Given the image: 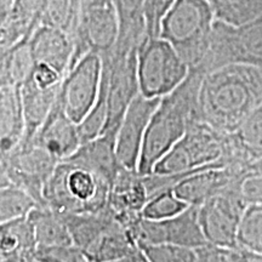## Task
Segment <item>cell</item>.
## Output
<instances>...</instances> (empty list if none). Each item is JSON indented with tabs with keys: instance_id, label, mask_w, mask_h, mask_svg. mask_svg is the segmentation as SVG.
<instances>
[{
	"instance_id": "obj_1",
	"label": "cell",
	"mask_w": 262,
	"mask_h": 262,
	"mask_svg": "<svg viewBox=\"0 0 262 262\" xmlns=\"http://www.w3.org/2000/svg\"><path fill=\"white\" fill-rule=\"evenodd\" d=\"M261 108V68L228 63L203 75L199 89L201 119L219 133L232 134Z\"/></svg>"
},
{
	"instance_id": "obj_2",
	"label": "cell",
	"mask_w": 262,
	"mask_h": 262,
	"mask_svg": "<svg viewBox=\"0 0 262 262\" xmlns=\"http://www.w3.org/2000/svg\"><path fill=\"white\" fill-rule=\"evenodd\" d=\"M204 73L189 70L183 83L168 96L163 97L147 127L141 150L139 172H153L156 165L183 135L191 124L201 119L199 89Z\"/></svg>"
},
{
	"instance_id": "obj_3",
	"label": "cell",
	"mask_w": 262,
	"mask_h": 262,
	"mask_svg": "<svg viewBox=\"0 0 262 262\" xmlns=\"http://www.w3.org/2000/svg\"><path fill=\"white\" fill-rule=\"evenodd\" d=\"M112 182L74 159L57 164L42 191V205L61 212L77 215L98 211L110 201Z\"/></svg>"
},
{
	"instance_id": "obj_4",
	"label": "cell",
	"mask_w": 262,
	"mask_h": 262,
	"mask_svg": "<svg viewBox=\"0 0 262 262\" xmlns=\"http://www.w3.org/2000/svg\"><path fill=\"white\" fill-rule=\"evenodd\" d=\"M73 243L90 262L127 260L139 250L129 228L110 206L98 211L68 215Z\"/></svg>"
},
{
	"instance_id": "obj_5",
	"label": "cell",
	"mask_w": 262,
	"mask_h": 262,
	"mask_svg": "<svg viewBox=\"0 0 262 262\" xmlns=\"http://www.w3.org/2000/svg\"><path fill=\"white\" fill-rule=\"evenodd\" d=\"M215 14L208 0H176L159 37L172 45L189 70H199L210 49Z\"/></svg>"
},
{
	"instance_id": "obj_6",
	"label": "cell",
	"mask_w": 262,
	"mask_h": 262,
	"mask_svg": "<svg viewBox=\"0 0 262 262\" xmlns=\"http://www.w3.org/2000/svg\"><path fill=\"white\" fill-rule=\"evenodd\" d=\"M226 150V135L202 120L194 122L187 133L159 160L153 172L179 175L195 170L222 166Z\"/></svg>"
},
{
	"instance_id": "obj_7",
	"label": "cell",
	"mask_w": 262,
	"mask_h": 262,
	"mask_svg": "<svg viewBox=\"0 0 262 262\" xmlns=\"http://www.w3.org/2000/svg\"><path fill=\"white\" fill-rule=\"evenodd\" d=\"M189 67L172 45L162 38L143 40L137 52L140 94L163 98L178 89L187 78Z\"/></svg>"
},
{
	"instance_id": "obj_8",
	"label": "cell",
	"mask_w": 262,
	"mask_h": 262,
	"mask_svg": "<svg viewBox=\"0 0 262 262\" xmlns=\"http://www.w3.org/2000/svg\"><path fill=\"white\" fill-rule=\"evenodd\" d=\"M228 63L253 64L262 70V15L241 27L215 19L210 49L199 71L205 74Z\"/></svg>"
},
{
	"instance_id": "obj_9",
	"label": "cell",
	"mask_w": 262,
	"mask_h": 262,
	"mask_svg": "<svg viewBox=\"0 0 262 262\" xmlns=\"http://www.w3.org/2000/svg\"><path fill=\"white\" fill-rule=\"evenodd\" d=\"M0 163V187L14 185L42 205V191L60 162L32 140L21 141L14 149L2 155Z\"/></svg>"
},
{
	"instance_id": "obj_10",
	"label": "cell",
	"mask_w": 262,
	"mask_h": 262,
	"mask_svg": "<svg viewBox=\"0 0 262 262\" xmlns=\"http://www.w3.org/2000/svg\"><path fill=\"white\" fill-rule=\"evenodd\" d=\"M103 58L97 51H88L70 67L62 81L57 101L78 125L90 113L101 91Z\"/></svg>"
},
{
	"instance_id": "obj_11",
	"label": "cell",
	"mask_w": 262,
	"mask_h": 262,
	"mask_svg": "<svg viewBox=\"0 0 262 262\" xmlns=\"http://www.w3.org/2000/svg\"><path fill=\"white\" fill-rule=\"evenodd\" d=\"M129 231L139 248L173 244L198 250L209 245L199 222V206H189L182 214L165 221H150L141 216Z\"/></svg>"
},
{
	"instance_id": "obj_12",
	"label": "cell",
	"mask_w": 262,
	"mask_h": 262,
	"mask_svg": "<svg viewBox=\"0 0 262 262\" xmlns=\"http://www.w3.org/2000/svg\"><path fill=\"white\" fill-rule=\"evenodd\" d=\"M248 206L228 187L199 206V222L206 242L220 249L238 247V229Z\"/></svg>"
},
{
	"instance_id": "obj_13",
	"label": "cell",
	"mask_w": 262,
	"mask_h": 262,
	"mask_svg": "<svg viewBox=\"0 0 262 262\" xmlns=\"http://www.w3.org/2000/svg\"><path fill=\"white\" fill-rule=\"evenodd\" d=\"M160 101L162 98H147L139 94L124 114L116 137L117 157L123 168L139 169L147 127Z\"/></svg>"
},
{
	"instance_id": "obj_14",
	"label": "cell",
	"mask_w": 262,
	"mask_h": 262,
	"mask_svg": "<svg viewBox=\"0 0 262 262\" xmlns=\"http://www.w3.org/2000/svg\"><path fill=\"white\" fill-rule=\"evenodd\" d=\"M33 141L48 150L58 162L71 158L83 145L78 124L66 114L57 98Z\"/></svg>"
},
{
	"instance_id": "obj_15",
	"label": "cell",
	"mask_w": 262,
	"mask_h": 262,
	"mask_svg": "<svg viewBox=\"0 0 262 262\" xmlns=\"http://www.w3.org/2000/svg\"><path fill=\"white\" fill-rule=\"evenodd\" d=\"M148 202L143 175L139 170L120 168L112 183L108 206L116 216L126 226L131 227L142 214Z\"/></svg>"
},
{
	"instance_id": "obj_16",
	"label": "cell",
	"mask_w": 262,
	"mask_h": 262,
	"mask_svg": "<svg viewBox=\"0 0 262 262\" xmlns=\"http://www.w3.org/2000/svg\"><path fill=\"white\" fill-rule=\"evenodd\" d=\"M262 159V108L249 117L232 134L226 135L224 162L228 169L239 172Z\"/></svg>"
},
{
	"instance_id": "obj_17",
	"label": "cell",
	"mask_w": 262,
	"mask_h": 262,
	"mask_svg": "<svg viewBox=\"0 0 262 262\" xmlns=\"http://www.w3.org/2000/svg\"><path fill=\"white\" fill-rule=\"evenodd\" d=\"M35 63L45 64L64 78L74 55V41L68 33L40 25L29 38Z\"/></svg>"
},
{
	"instance_id": "obj_18",
	"label": "cell",
	"mask_w": 262,
	"mask_h": 262,
	"mask_svg": "<svg viewBox=\"0 0 262 262\" xmlns=\"http://www.w3.org/2000/svg\"><path fill=\"white\" fill-rule=\"evenodd\" d=\"M235 173L222 166L196 170L180 181L173 191L188 205L201 206L224 192L233 181Z\"/></svg>"
},
{
	"instance_id": "obj_19",
	"label": "cell",
	"mask_w": 262,
	"mask_h": 262,
	"mask_svg": "<svg viewBox=\"0 0 262 262\" xmlns=\"http://www.w3.org/2000/svg\"><path fill=\"white\" fill-rule=\"evenodd\" d=\"M47 3L48 0H15L11 11L2 21V51L9 50L26 38H31L33 32L40 26Z\"/></svg>"
},
{
	"instance_id": "obj_20",
	"label": "cell",
	"mask_w": 262,
	"mask_h": 262,
	"mask_svg": "<svg viewBox=\"0 0 262 262\" xmlns=\"http://www.w3.org/2000/svg\"><path fill=\"white\" fill-rule=\"evenodd\" d=\"M25 130L21 86H0V153L14 149L24 139Z\"/></svg>"
},
{
	"instance_id": "obj_21",
	"label": "cell",
	"mask_w": 262,
	"mask_h": 262,
	"mask_svg": "<svg viewBox=\"0 0 262 262\" xmlns=\"http://www.w3.org/2000/svg\"><path fill=\"white\" fill-rule=\"evenodd\" d=\"M62 85V84H61ZM60 86L44 89L27 79L21 86L22 104L25 111L26 130L22 141H31L50 114L61 89Z\"/></svg>"
},
{
	"instance_id": "obj_22",
	"label": "cell",
	"mask_w": 262,
	"mask_h": 262,
	"mask_svg": "<svg viewBox=\"0 0 262 262\" xmlns=\"http://www.w3.org/2000/svg\"><path fill=\"white\" fill-rule=\"evenodd\" d=\"M71 159L89 166L112 183L122 168L117 157L116 137L110 135H102L90 142L83 143Z\"/></svg>"
},
{
	"instance_id": "obj_23",
	"label": "cell",
	"mask_w": 262,
	"mask_h": 262,
	"mask_svg": "<svg viewBox=\"0 0 262 262\" xmlns=\"http://www.w3.org/2000/svg\"><path fill=\"white\" fill-rule=\"evenodd\" d=\"M38 248L73 243L67 219L48 205H39L28 216ZM37 248V249H38Z\"/></svg>"
},
{
	"instance_id": "obj_24",
	"label": "cell",
	"mask_w": 262,
	"mask_h": 262,
	"mask_svg": "<svg viewBox=\"0 0 262 262\" xmlns=\"http://www.w3.org/2000/svg\"><path fill=\"white\" fill-rule=\"evenodd\" d=\"M37 248L34 231L28 217L0 225V258L35 260Z\"/></svg>"
},
{
	"instance_id": "obj_25",
	"label": "cell",
	"mask_w": 262,
	"mask_h": 262,
	"mask_svg": "<svg viewBox=\"0 0 262 262\" xmlns=\"http://www.w3.org/2000/svg\"><path fill=\"white\" fill-rule=\"evenodd\" d=\"M119 21L117 47L139 49L147 38L143 5L145 0H112Z\"/></svg>"
},
{
	"instance_id": "obj_26",
	"label": "cell",
	"mask_w": 262,
	"mask_h": 262,
	"mask_svg": "<svg viewBox=\"0 0 262 262\" xmlns=\"http://www.w3.org/2000/svg\"><path fill=\"white\" fill-rule=\"evenodd\" d=\"M35 66L29 38L18 41L9 50L2 51L0 86H22Z\"/></svg>"
},
{
	"instance_id": "obj_27",
	"label": "cell",
	"mask_w": 262,
	"mask_h": 262,
	"mask_svg": "<svg viewBox=\"0 0 262 262\" xmlns=\"http://www.w3.org/2000/svg\"><path fill=\"white\" fill-rule=\"evenodd\" d=\"M215 19L241 27L262 15V0H208Z\"/></svg>"
},
{
	"instance_id": "obj_28",
	"label": "cell",
	"mask_w": 262,
	"mask_h": 262,
	"mask_svg": "<svg viewBox=\"0 0 262 262\" xmlns=\"http://www.w3.org/2000/svg\"><path fill=\"white\" fill-rule=\"evenodd\" d=\"M80 0H48L40 25L58 28L74 41L80 21Z\"/></svg>"
},
{
	"instance_id": "obj_29",
	"label": "cell",
	"mask_w": 262,
	"mask_h": 262,
	"mask_svg": "<svg viewBox=\"0 0 262 262\" xmlns=\"http://www.w3.org/2000/svg\"><path fill=\"white\" fill-rule=\"evenodd\" d=\"M39 203L22 188L14 185L0 187V225L26 219Z\"/></svg>"
},
{
	"instance_id": "obj_30",
	"label": "cell",
	"mask_w": 262,
	"mask_h": 262,
	"mask_svg": "<svg viewBox=\"0 0 262 262\" xmlns=\"http://www.w3.org/2000/svg\"><path fill=\"white\" fill-rule=\"evenodd\" d=\"M228 189L245 205L262 204V159L235 173Z\"/></svg>"
},
{
	"instance_id": "obj_31",
	"label": "cell",
	"mask_w": 262,
	"mask_h": 262,
	"mask_svg": "<svg viewBox=\"0 0 262 262\" xmlns=\"http://www.w3.org/2000/svg\"><path fill=\"white\" fill-rule=\"evenodd\" d=\"M189 206L173 189L150 198L142 210V217L150 221H165L182 214Z\"/></svg>"
},
{
	"instance_id": "obj_32",
	"label": "cell",
	"mask_w": 262,
	"mask_h": 262,
	"mask_svg": "<svg viewBox=\"0 0 262 262\" xmlns=\"http://www.w3.org/2000/svg\"><path fill=\"white\" fill-rule=\"evenodd\" d=\"M238 247L262 253V204L245 209L238 229Z\"/></svg>"
},
{
	"instance_id": "obj_33",
	"label": "cell",
	"mask_w": 262,
	"mask_h": 262,
	"mask_svg": "<svg viewBox=\"0 0 262 262\" xmlns=\"http://www.w3.org/2000/svg\"><path fill=\"white\" fill-rule=\"evenodd\" d=\"M150 262H195L196 250L173 244L147 245L140 248Z\"/></svg>"
},
{
	"instance_id": "obj_34",
	"label": "cell",
	"mask_w": 262,
	"mask_h": 262,
	"mask_svg": "<svg viewBox=\"0 0 262 262\" xmlns=\"http://www.w3.org/2000/svg\"><path fill=\"white\" fill-rule=\"evenodd\" d=\"M176 0H145L143 18L148 38H159L163 18L172 8Z\"/></svg>"
},
{
	"instance_id": "obj_35",
	"label": "cell",
	"mask_w": 262,
	"mask_h": 262,
	"mask_svg": "<svg viewBox=\"0 0 262 262\" xmlns=\"http://www.w3.org/2000/svg\"><path fill=\"white\" fill-rule=\"evenodd\" d=\"M35 260L37 262H90L74 243L38 248Z\"/></svg>"
},
{
	"instance_id": "obj_36",
	"label": "cell",
	"mask_w": 262,
	"mask_h": 262,
	"mask_svg": "<svg viewBox=\"0 0 262 262\" xmlns=\"http://www.w3.org/2000/svg\"><path fill=\"white\" fill-rule=\"evenodd\" d=\"M195 262H231V260L226 255L224 249L209 244L196 250Z\"/></svg>"
},
{
	"instance_id": "obj_37",
	"label": "cell",
	"mask_w": 262,
	"mask_h": 262,
	"mask_svg": "<svg viewBox=\"0 0 262 262\" xmlns=\"http://www.w3.org/2000/svg\"><path fill=\"white\" fill-rule=\"evenodd\" d=\"M225 253L231 262H262V253H256L241 247L227 249Z\"/></svg>"
},
{
	"instance_id": "obj_38",
	"label": "cell",
	"mask_w": 262,
	"mask_h": 262,
	"mask_svg": "<svg viewBox=\"0 0 262 262\" xmlns=\"http://www.w3.org/2000/svg\"><path fill=\"white\" fill-rule=\"evenodd\" d=\"M15 0H0V18L5 19L14 6Z\"/></svg>"
},
{
	"instance_id": "obj_39",
	"label": "cell",
	"mask_w": 262,
	"mask_h": 262,
	"mask_svg": "<svg viewBox=\"0 0 262 262\" xmlns=\"http://www.w3.org/2000/svg\"><path fill=\"white\" fill-rule=\"evenodd\" d=\"M127 262H150V261L146 257V255L143 254V251L141 250V249H139V250H137L136 253L129 258V260H127Z\"/></svg>"
},
{
	"instance_id": "obj_40",
	"label": "cell",
	"mask_w": 262,
	"mask_h": 262,
	"mask_svg": "<svg viewBox=\"0 0 262 262\" xmlns=\"http://www.w3.org/2000/svg\"><path fill=\"white\" fill-rule=\"evenodd\" d=\"M0 262H37V261L28 260V258H0Z\"/></svg>"
},
{
	"instance_id": "obj_41",
	"label": "cell",
	"mask_w": 262,
	"mask_h": 262,
	"mask_svg": "<svg viewBox=\"0 0 262 262\" xmlns=\"http://www.w3.org/2000/svg\"><path fill=\"white\" fill-rule=\"evenodd\" d=\"M129 260V258H127ZM127 260H123V261H111V262H127Z\"/></svg>"
}]
</instances>
